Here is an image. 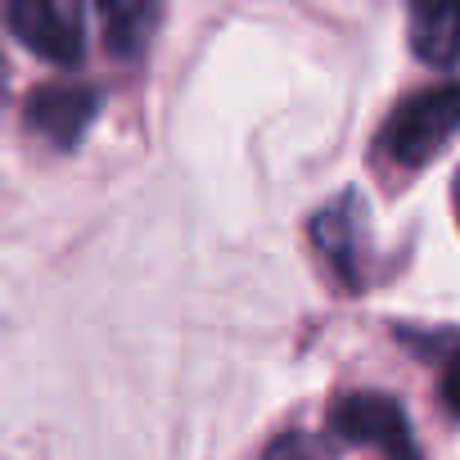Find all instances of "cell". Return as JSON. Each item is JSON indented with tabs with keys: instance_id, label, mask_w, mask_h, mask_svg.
<instances>
[{
	"instance_id": "6da1fadb",
	"label": "cell",
	"mask_w": 460,
	"mask_h": 460,
	"mask_svg": "<svg viewBox=\"0 0 460 460\" xmlns=\"http://www.w3.org/2000/svg\"><path fill=\"white\" fill-rule=\"evenodd\" d=\"M456 131H460V82H442L406 95L388 113L379 131V154L397 167H424L451 145Z\"/></svg>"
},
{
	"instance_id": "7a4b0ae2",
	"label": "cell",
	"mask_w": 460,
	"mask_h": 460,
	"mask_svg": "<svg viewBox=\"0 0 460 460\" xmlns=\"http://www.w3.org/2000/svg\"><path fill=\"white\" fill-rule=\"evenodd\" d=\"M5 23L23 50H32L46 64L73 68L86 55V23L77 5L64 0H14L5 10Z\"/></svg>"
},
{
	"instance_id": "3957f363",
	"label": "cell",
	"mask_w": 460,
	"mask_h": 460,
	"mask_svg": "<svg viewBox=\"0 0 460 460\" xmlns=\"http://www.w3.org/2000/svg\"><path fill=\"white\" fill-rule=\"evenodd\" d=\"M330 424L339 438L357 442V447H375L388 460H420L415 442H411V424L406 411L388 397V393H348L334 402Z\"/></svg>"
},
{
	"instance_id": "277c9868",
	"label": "cell",
	"mask_w": 460,
	"mask_h": 460,
	"mask_svg": "<svg viewBox=\"0 0 460 460\" xmlns=\"http://www.w3.org/2000/svg\"><path fill=\"white\" fill-rule=\"evenodd\" d=\"M95 91L77 86V82H50L41 91L28 95V127L37 136H46L50 145L68 149L82 140V131L95 122Z\"/></svg>"
},
{
	"instance_id": "5b68a950",
	"label": "cell",
	"mask_w": 460,
	"mask_h": 460,
	"mask_svg": "<svg viewBox=\"0 0 460 460\" xmlns=\"http://www.w3.org/2000/svg\"><path fill=\"white\" fill-rule=\"evenodd\" d=\"M411 50L429 68H451L460 59V0L411 10Z\"/></svg>"
},
{
	"instance_id": "8992f818",
	"label": "cell",
	"mask_w": 460,
	"mask_h": 460,
	"mask_svg": "<svg viewBox=\"0 0 460 460\" xmlns=\"http://www.w3.org/2000/svg\"><path fill=\"white\" fill-rule=\"evenodd\" d=\"M316 244L330 258V267L339 271V280L357 285V199L343 194L339 203L316 212Z\"/></svg>"
},
{
	"instance_id": "52a82bcc",
	"label": "cell",
	"mask_w": 460,
	"mask_h": 460,
	"mask_svg": "<svg viewBox=\"0 0 460 460\" xmlns=\"http://www.w3.org/2000/svg\"><path fill=\"white\" fill-rule=\"evenodd\" d=\"M100 23H104V46L122 59L140 55L149 46V32L158 23V10L154 5H127V0H109L100 5Z\"/></svg>"
},
{
	"instance_id": "ba28073f",
	"label": "cell",
	"mask_w": 460,
	"mask_h": 460,
	"mask_svg": "<svg viewBox=\"0 0 460 460\" xmlns=\"http://www.w3.org/2000/svg\"><path fill=\"white\" fill-rule=\"evenodd\" d=\"M442 402L451 415H460V352L447 357V366H442Z\"/></svg>"
},
{
	"instance_id": "9c48e42d",
	"label": "cell",
	"mask_w": 460,
	"mask_h": 460,
	"mask_svg": "<svg viewBox=\"0 0 460 460\" xmlns=\"http://www.w3.org/2000/svg\"><path fill=\"white\" fill-rule=\"evenodd\" d=\"M451 199H456V221H460V172H456V185H451Z\"/></svg>"
}]
</instances>
